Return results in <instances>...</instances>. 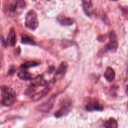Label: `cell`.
<instances>
[{
    "label": "cell",
    "instance_id": "obj_15",
    "mask_svg": "<svg viewBox=\"0 0 128 128\" xmlns=\"http://www.w3.org/2000/svg\"><path fill=\"white\" fill-rule=\"evenodd\" d=\"M105 128H118V124L116 120L114 118H110V120L106 121L104 124Z\"/></svg>",
    "mask_w": 128,
    "mask_h": 128
},
{
    "label": "cell",
    "instance_id": "obj_7",
    "mask_svg": "<svg viewBox=\"0 0 128 128\" xmlns=\"http://www.w3.org/2000/svg\"><path fill=\"white\" fill-rule=\"evenodd\" d=\"M85 109L88 111H102L103 110V106L101 105L97 100L94 99V100H91L87 104Z\"/></svg>",
    "mask_w": 128,
    "mask_h": 128
},
{
    "label": "cell",
    "instance_id": "obj_5",
    "mask_svg": "<svg viewBox=\"0 0 128 128\" xmlns=\"http://www.w3.org/2000/svg\"><path fill=\"white\" fill-rule=\"evenodd\" d=\"M55 81L53 80L50 82L49 84H46V86L45 87V88L44 90H42V91H41L40 92H39L38 93L36 94L33 95L32 97V101H38L39 100H41L42 98H43L44 97L46 96L49 92H50L51 90H52V88L53 84H54Z\"/></svg>",
    "mask_w": 128,
    "mask_h": 128
},
{
    "label": "cell",
    "instance_id": "obj_11",
    "mask_svg": "<svg viewBox=\"0 0 128 128\" xmlns=\"http://www.w3.org/2000/svg\"><path fill=\"white\" fill-rule=\"evenodd\" d=\"M57 21L62 26H69L72 24L74 22V20L70 18L66 17L63 15H60L57 17Z\"/></svg>",
    "mask_w": 128,
    "mask_h": 128
},
{
    "label": "cell",
    "instance_id": "obj_3",
    "mask_svg": "<svg viewBox=\"0 0 128 128\" xmlns=\"http://www.w3.org/2000/svg\"><path fill=\"white\" fill-rule=\"evenodd\" d=\"M72 107V102L70 99H64L61 103L60 110L56 111L54 113L56 118H61L67 114L71 110Z\"/></svg>",
    "mask_w": 128,
    "mask_h": 128
},
{
    "label": "cell",
    "instance_id": "obj_4",
    "mask_svg": "<svg viewBox=\"0 0 128 128\" xmlns=\"http://www.w3.org/2000/svg\"><path fill=\"white\" fill-rule=\"evenodd\" d=\"M109 37H110V41L104 47V52L111 51V50H116L118 47V42L117 39H116V36L114 31H111L110 32V35H109Z\"/></svg>",
    "mask_w": 128,
    "mask_h": 128
},
{
    "label": "cell",
    "instance_id": "obj_9",
    "mask_svg": "<svg viewBox=\"0 0 128 128\" xmlns=\"http://www.w3.org/2000/svg\"><path fill=\"white\" fill-rule=\"evenodd\" d=\"M82 4L86 14L89 16H92V14L94 13L92 0H82Z\"/></svg>",
    "mask_w": 128,
    "mask_h": 128
},
{
    "label": "cell",
    "instance_id": "obj_19",
    "mask_svg": "<svg viewBox=\"0 0 128 128\" xmlns=\"http://www.w3.org/2000/svg\"><path fill=\"white\" fill-rule=\"evenodd\" d=\"M98 40L101 42H103L106 40V36H104V35H101V36H100L98 38Z\"/></svg>",
    "mask_w": 128,
    "mask_h": 128
},
{
    "label": "cell",
    "instance_id": "obj_6",
    "mask_svg": "<svg viewBox=\"0 0 128 128\" xmlns=\"http://www.w3.org/2000/svg\"><path fill=\"white\" fill-rule=\"evenodd\" d=\"M57 96L58 94L52 96V97L50 98V100H48L47 101H46L45 102L42 103V104L40 105L38 107V108L39 111L42 112H47L50 111L52 109V108L53 107Z\"/></svg>",
    "mask_w": 128,
    "mask_h": 128
},
{
    "label": "cell",
    "instance_id": "obj_12",
    "mask_svg": "<svg viewBox=\"0 0 128 128\" xmlns=\"http://www.w3.org/2000/svg\"><path fill=\"white\" fill-rule=\"evenodd\" d=\"M8 41L11 46H15L16 43V34L15 30L13 28H11L8 36Z\"/></svg>",
    "mask_w": 128,
    "mask_h": 128
},
{
    "label": "cell",
    "instance_id": "obj_21",
    "mask_svg": "<svg viewBox=\"0 0 128 128\" xmlns=\"http://www.w3.org/2000/svg\"><path fill=\"white\" fill-rule=\"evenodd\" d=\"M126 94H127L128 96V84L127 87H126Z\"/></svg>",
    "mask_w": 128,
    "mask_h": 128
},
{
    "label": "cell",
    "instance_id": "obj_10",
    "mask_svg": "<svg viewBox=\"0 0 128 128\" xmlns=\"http://www.w3.org/2000/svg\"><path fill=\"white\" fill-rule=\"evenodd\" d=\"M46 80L43 78L42 76H38L34 79L31 80V84L32 87L38 86H45L47 84Z\"/></svg>",
    "mask_w": 128,
    "mask_h": 128
},
{
    "label": "cell",
    "instance_id": "obj_13",
    "mask_svg": "<svg viewBox=\"0 0 128 128\" xmlns=\"http://www.w3.org/2000/svg\"><path fill=\"white\" fill-rule=\"evenodd\" d=\"M104 78L108 81H113L115 78V71H114L113 69L111 67L107 68L104 72Z\"/></svg>",
    "mask_w": 128,
    "mask_h": 128
},
{
    "label": "cell",
    "instance_id": "obj_1",
    "mask_svg": "<svg viewBox=\"0 0 128 128\" xmlns=\"http://www.w3.org/2000/svg\"><path fill=\"white\" fill-rule=\"evenodd\" d=\"M2 100L1 104L4 106H11L16 101V94L13 89L9 86H3L1 87Z\"/></svg>",
    "mask_w": 128,
    "mask_h": 128
},
{
    "label": "cell",
    "instance_id": "obj_17",
    "mask_svg": "<svg viewBox=\"0 0 128 128\" xmlns=\"http://www.w3.org/2000/svg\"><path fill=\"white\" fill-rule=\"evenodd\" d=\"M21 42H22V44H36V42H34V40H32V39L30 37H29L28 36L25 34H22V36H21Z\"/></svg>",
    "mask_w": 128,
    "mask_h": 128
},
{
    "label": "cell",
    "instance_id": "obj_2",
    "mask_svg": "<svg viewBox=\"0 0 128 128\" xmlns=\"http://www.w3.org/2000/svg\"><path fill=\"white\" fill-rule=\"evenodd\" d=\"M25 26L31 30H35L39 26L37 13L31 10L27 13L25 19Z\"/></svg>",
    "mask_w": 128,
    "mask_h": 128
},
{
    "label": "cell",
    "instance_id": "obj_20",
    "mask_svg": "<svg viewBox=\"0 0 128 128\" xmlns=\"http://www.w3.org/2000/svg\"><path fill=\"white\" fill-rule=\"evenodd\" d=\"M126 74H127V77H126V80H128V61L127 62V72H126Z\"/></svg>",
    "mask_w": 128,
    "mask_h": 128
},
{
    "label": "cell",
    "instance_id": "obj_18",
    "mask_svg": "<svg viewBox=\"0 0 128 128\" xmlns=\"http://www.w3.org/2000/svg\"><path fill=\"white\" fill-rule=\"evenodd\" d=\"M15 71H16V69H15L14 66H11V67H10V70H9L8 74L12 75L14 73Z\"/></svg>",
    "mask_w": 128,
    "mask_h": 128
},
{
    "label": "cell",
    "instance_id": "obj_23",
    "mask_svg": "<svg viewBox=\"0 0 128 128\" xmlns=\"http://www.w3.org/2000/svg\"></svg>",
    "mask_w": 128,
    "mask_h": 128
},
{
    "label": "cell",
    "instance_id": "obj_14",
    "mask_svg": "<svg viewBox=\"0 0 128 128\" xmlns=\"http://www.w3.org/2000/svg\"><path fill=\"white\" fill-rule=\"evenodd\" d=\"M19 78L21 80H30L31 79V75L29 72H28L26 70H22L21 71H20L18 74Z\"/></svg>",
    "mask_w": 128,
    "mask_h": 128
},
{
    "label": "cell",
    "instance_id": "obj_8",
    "mask_svg": "<svg viewBox=\"0 0 128 128\" xmlns=\"http://www.w3.org/2000/svg\"><path fill=\"white\" fill-rule=\"evenodd\" d=\"M68 70V64L66 62H63L60 64V67H59L58 70L56 72V74H55L53 80L56 82V81H58V80H61L62 78L64 76L65 74H66V71Z\"/></svg>",
    "mask_w": 128,
    "mask_h": 128
},
{
    "label": "cell",
    "instance_id": "obj_22",
    "mask_svg": "<svg viewBox=\"0 0 128 128\" xmlns=\"http://www.w3.org/2000/svg\"><path fill=\"white\" fill-rule=\"evenodd\" d=\"M111 1H118V0H111Z\"/></svg>",
    "mask_w": 128,
    "mask_h": 128
},
{
    "label": "cell",
    "instance_id": "obj_16",
    "mask_svg": "<svg viewBox=\"0 0 128 128\" xmlns=\"http://www.w3.org/2000/svg\"><path fill=\"white\" fill-rule=\"evenodd\" d=\"M40 64V63L35 61H26V62H24L22 65L21 66V68L22 70H26V69H28L32 67H35V66H38V65Z\"/></svg>",
    "mask_w": 128,
    "mask_h": 128
}]
</instances>
